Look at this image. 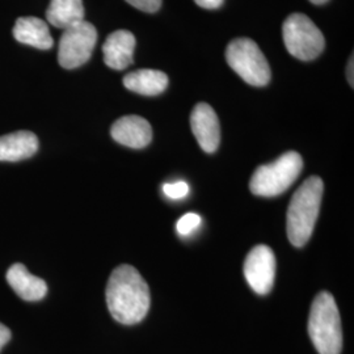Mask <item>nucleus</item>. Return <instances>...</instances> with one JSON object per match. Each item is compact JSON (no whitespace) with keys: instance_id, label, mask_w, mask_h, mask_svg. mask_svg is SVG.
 <instances>
[{"instance_id":"obj_1","label":"nucleus","mask_w":354,"mask_h":354,"mask_svg":"<svg viewBox=\"0 0 354 354\" xmlns=\"http://www.w3.org/2000/svg\"><path fill=\"white\" fill-rule=\"evenodd\" d=\"M106 304L114 320L133 326L149 313L151 298L147 282L134 266H117L106 285Z\"/></svg>"},{"instance_id":"obj_2","label":"nucleus","mask_w":354,"mask_h":354,"mask_svg":"<svg viewBox=\"0 0 354 354\" xmlns=\"http://www.w3.org/2000/svg\"><path fill=\"white\" fill-rule=\"evenodd\" d=\"M324 185L322 178L311 176L292 194L288 209V236L294 247L306 245L315 227Z\"/></svg>"},{"instance_id":"obj_3","label":"nucleus","mask_w":354,"mask_h":354,"mask_svg":"<svg viewBox=\"0 0 354 354\" xmlns=\"http://www.w3.org/2000/svg\"><path fill=\"white\" fill-rule=\"evenodd\" d=\"M308 335L319 354L342 353V319L335 298L328 291L319 292L313 302Z\"/></svg>"},{"instance_id":"obj_4","label":"nucleus","mask_w":354,"mask_h":354,"mask_svg":"<svg viewBox=\"0 0 354 354\" xmlns=\"http://www.w3.org/2000/svg\"><path fill=\"white\" fill-rule=\"evenodd\" d=\"M304 168L302 156L285 152L270 165H260L251 177L250 188L254 196L276 197L289 189Z\"/></svg>"},{"instance_id":"obj_5","label":"nucleus","mask_w":354,"mask_h":354,"mask_svg":"<svg viewBox=\"0 0 354 354\" xmlns=\"http://www.w3.org/2000/svg\"><path fill=\"white\" fill-rule=\"evenodd\" d=\"M226 59L241 79L254 87H264L270 80V68L263 51L250 38H236L228 44Z\"/></svg>"},{"instance_id":"obj_6","label":"nucleus","mask_w":354,"mask_h":354,"mask_svg":"<svg viewBox=\"0 0 354 354\" xmlns=\"http://www.w3.org/2000/svg\"><path fill=\"white\" fill-rule=\"evenodd\" d=\"M282 33L288 51L301 61H313L324 50L323 33L304 13L290 15L283 23Z\"/></svg>"},{"instance_id":"obj_7","label":"nucleus","mask_w":354,"mask_h":354,"mask_svg":"<svg viewBox=\"0 0 354 354\" xmlns=\"http://www.w3.org/2000/svg\"><path fill=\"white\" fill-rule=\"evenodd\" d=\"M97 42V30L88 21L64 29L59 41L58 62L67 70L86 64L92 55Z\"/></svg>"},{"instance_id":"obj_8","label":"nucleus","mask_w":354,"mask_h":354,"mask_svg":"<svg viewBox=\"0 0 354 354\" xmlns=\"http://www.w3.org/2000/svg\"><path fill=\"white\" fill-rule=\"evenodd\" d=\"M244 277L252 290L266 295L272 290L276 279V257L266 245H256L244 261Z\"/></svg>"},{"instance_id":"obj_9","label":"nucleus","mask_w":354,"mask_h":354,"mask_svg":"<svg viewBox=\"0 0 354 354\" xmlns=\"http://www.w3.org/2000/svg\"><path fill=\"white\" fill-rule=\"evenodd\" d=\"M190 127L203 151H216L221 142V127L218 115L209 104L198 102L194 106L190 114Z\"/></svg>"},{"instance_id":"obj_10","label":"nucleus","mask_w":354,"mask_h":354,"mask_svg":"<svg viewBox=\"0 0 354 354\" xmlns=\"http://www.w3.org/2000/svg\"><path fill=\"white\" fill-rule=\"evenodd\" d=\"M112 138L130 149H143L152 140L151 125L140 115H125L117 120L111 129Z\"/></svg>"},{"instance_id":"obj_11","label":"nucleus","mask_w":354,"mask_h":354,"mask_svg":"<svg viewBox=\"0 0 354 354\" xmlns=\"http://www.w3.org/2000/svg\"><path fill=\"white\" fill-rule=\"evenodd\" d=\"M136 49V37L125 29L115 30L109 35L104 46V62L113 70H125L133 64V54Z\"/></svg>"},{"instance_id":"obj_12","label":"nucleus","mask_w":354,"mask_h":354,"mask_svg":"<svg viewBox=\"0 0 354 354\" xmlns=\"http://www.w3.org/2000/svg\"><path fill=\"white\" fill-rule=\"evenodd\" d=\"M7 282L19 298L26 302H37L45 298L48 285L42 279H38L28 272L26 266L20 263L13 264L7 270Z\"/></svg>"},{"instance_id":"obj_13","label":"nucleus","mask_w":354,"mask_h":354,"mask_svg":"<svg viewBox=\"0 0 354 354\" xmlns=\"http://www.w3.org/2000/svg\"><path fill=\"white\" fill-rule=\"evenodd\" d=\"M13 37L39 50H49L54 45L48 24L38 17H19L13 26Z\"/></svg>"},{"instance_id":"obj_14","label":"nucleus","mask_w":354,"mask_h":354,"mask_svg":"<svg viewBox=\"0 0 354 354\" xmlns=\"http://www.w3.org/2000/svg\"><path fill=\"white\" fill-rule=\"evenodd\" d=\"M38 150L37 136L20 130L0 137V162H20L32 158Z\"/></svg>"},{"instance_id":"obj_15","label":"nucleus","mask_w":354,"mask_h":354,"mask_svg":"<svg viewBox=\"0 0 354 354\" xmlns=\"http://www.w3.org/2000/svg\"><path fill=\"white\" fill-rule=\"evenodd\" d=\"M124 86L129 91L140 95L156 96L168 87V76L163 71L143 68L129 73L124 77Z\"/></svg>"},{"instance_id":"obj_16","label":"nucleus","mask_w":354,"mask_h":354,"mask_svg":"<svg viewBox=\"0 0 354 354\" xmlns=\"http://www.w3.org/2000/svg\"><path fill=\"white\" fill-rule=\"evenodd\" d=\"M83 0H50L46 19L51 26L67 29L84 21Z\"/></svg>"},{"instance_id":"obj_17","label":"nucleus","mask_w":354,"mask_h":354,"mask_svg":"<svg viewBox=\"0 0 354 354\" xmlns=\"http://www.w3.org/2000/svg\"><path fill=\"white\" fill-rule=\"evenodd\" d=\"M203 219L201 216L196 213H188V214L181 216L177 222V231L180 235H189L192 231L201 225Z\"/></svg>"},{"instance_id":"obj_18","label":"nucleus","mask_w":354,"mask_h":354,"mask_svg":"<svg viewBox=\"0 0 354 354\" xmlns=\"http://www.w3.org/2000/svg\"><path fill=\"white\" fill-rule=\"evenodd\" d=\"M163 192L167 197L172 198V200H180L184 198L188 193H189V187L185 181H177L174 184H165L163 185Z\"/></svg>"},{"instance_id":"obj_19","label":"nucleus","mask_w":354,"mask_h":354,"mask_svg":"<svg viewBox=\"0 0 354 354\" xmlns=\"http://www.w3.org/2000/svg\"><path fill=\"white\" fill-rule=\"evenodd\" d=\"M127 1L143 12H156L162 6V0H127Z\"/></svg>"},{"instance_id":"obj_20","label":"nucleus","mask_w":354,"mask_h":354,"mask_svg":"<svg viewBox=\"0 0 354 354\" xmlns=\"http://www.w3.org/2000/svg\"><path fill=\"white\" fill-rule=\"evenodd\" d=\"M197 6L205 10H216L223 4V0H194Z\"/></svg>"},{"instance_id":"obj_21","label":"nucleus","mask_w":354,"mask_h":354,"mask_svg":"<svg viewBox=\"0 0 354 354\" xmlns=\"http://www.w3.org/2000/svg\"><path fill=\"white\" fill-rule=\"evenodd\" d=\"M11 336H12V333H11V330L8 329V327H6L4 324L0 323V351H1V348H3L7 342L11 340Z\"/></svg>"},{"instance_id":"obj_22","label":"nucleus","mask_w":354,"mask_h":354,"mask_svg":"<svg viewBox=\"0 0 354 354\" xmlns=\"http://www.w3.org/2000/svg\"><path fill=\"white\" fill-rule=\"evenodd\" d=\"M353 55L349 59V64H348V68H346V76H348V82L351 84V87H353Z\"/></svg>"},{"instance_id":"obj_23","label":"nucleus","mask_w":354,"mask_h":354,"mask_svg":"<svg viewBox=\"0 0 354 354\" xmlns=\"http://www.w3.org/2000/svg\"><path fill=\"white\" fill-rule=\"evenodd\" d=\"M313 4H324V3H327L328 0H310Z\"/></svg>"}]
</instances>
